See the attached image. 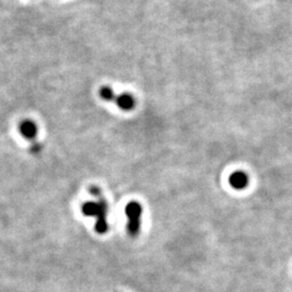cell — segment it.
<instances>
[{
	"label": "cell",
	"instance_id": "cell-5",
	"mask_svg": "<svg viewBox=\"0 0 292 292\" xmlns=\"http://www.w3.org/2000/svg\"><path fill=\"white\" fill-rule=\"evenodd\" d=\"M115 102L117 106L122 110H131L135 106L134 96L130 93H122L116 96Z\"/></svg>",
	"mask_w": 292,
	"mask_h": 292
},
{
	"label": "cell",
	"instance_id": "cell-1",
	"mask_svg": "<svg viewBox=\"0 0 292 292\" xmlns=\"http://www.w3.org/2000/svg\"><path fill=\"white\" fill-rule=\"evenodd\" d=\"M90 194L95 197V200H88L81 205V212L86 217L95 220L94 228L97 234H105L108 231V205L104 199L101 190L97 186L90 187Z\"/></svg>",
	"mask_w": 292,
	"mask_h": 292
},
{
	"label": "cell",
	"instance_id": "cell-2",
	"mask_svg": "<svg viewBox=\"0 0 292 292\" xmlns=\"http://www.w3.org/2000/svg\"><path fill=\"white\" fill-rule=\"evenodd\" d=\"M143 208L137 201H130L124 208V213L127 217V232L131 237H136L141 229V218Z\"/></svg>",
	"mask_w": 292,
	"mask_h": 292
},
{
	"label": "cell",
	"instance_id": "cell-6",
	"mask_svg": "<svg viewBox=\"0 0 292 292\" xmlns=\"http://www.w3.org/2000/svg\"><path fill=\"white\" fill-rule=\"evenodd\" d=\"M100 96H101V99H103L104 101L110 102V101H115L117 95L115 94L114 90L112 88L104 86L100 89Z\"/></svg>",
	"mask_w": 292,
	"mask_h": 292
},
{
	"label": "cell",
	"instance_id": "cell-3",
	"mask_svg": "<svg viewBox=\"0 0 292 292\" xmlns=\"http://www.w3.org/2000/svg\"><path fill=\"white\" fill-rule=\"evenodd\" d=\"M228 183L234 190H245L249 185V177L243 171H235L228 178Z\"/></svg>",
	"mask_w": 292,
	"mask_h": 292
},
{
	"label": "cell",
	"instance_id": "cell-4",
	"mask_svg": "<svg viewBox=\"0 0 292 292\" xmlns=\"http://www.w3.org/2000/svg\"><path fill=\"white\" fill-rule=\"evenodd\" d=\"M19 130L21 135L27 138V140H33L38 133V127L36 122L31 119H25L21 122Z\"/></svg>",
	"mask_w": 292,
	"mask_h": 292
}]
</instances>
